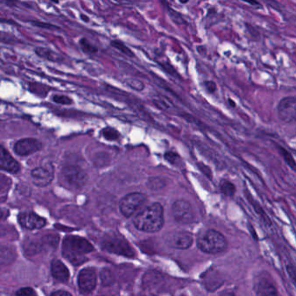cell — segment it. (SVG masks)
I'll return each instance as SVG.
<instances>
[{
	"label": "cell",
	"mask_w": 296,
	"mask_h": 296,
	"mask_svg": "<svg viewBox=\"0 0 296 296\" xmlns=\"http://www.w3.org/2000/svg\"><path fill=\"white\" fill-rule=\"evenodd\" d=\"M86 174L77 166H66L62 168L59 175L61 184L72 190L82 188L86 183Z\"/></svg>",
	"instance_id": "4"
},
{
	"label": "cell",
	"mask_w": 296,
	"mask_h": 296,
	"mask_svg": "<svg viewBox=\"0 0 296 296\" xmlns=\"http://www.w3.org/2000/svg\"><path fill=\"white\" fill-rule=\"evenodd\" d=\"M15 296H37V293L32 288H24L17 291Z\"/></svg>",
	"instance_id": "27"
},
{
	"label": "cell",
	"mask_w": 296,
	"mask_h": 296,
	"mask_svg": "<svg viewBox=\"0 0 296 296\" xmlns=\"http://www.w3.org/2000/svg\"><path fill=\"white\" fill-rule=\"evenodd\" d=\"M197 247L207 254H219L227 248V240L222 234L209 229L198 236Z\"/></svg>",
	"instance_id": "3"
},
{
	"label": "cell",
	"mask_w": 296,
	"mask_h": 296,
	"mask_svg": "<svg viewBox=\"0 0 296 296\" xmlns=\"http://www.w3.org/2000/svg\"><path fill=\"white\" fill-rule=\"evenodd\" d=\"M53 101L57 104H64V105L72 104V100L70 97L62 96V95H56V96H53Z\"/></svg>",
	"instance_id": "26"
},
{
	"label": "cell",
	"mask_w": 296,
	"mask_h": 296,
	"mask_svg": "<svg viewBox=\"0 0 296 296\" xmlns=\"http://www.w3.org/2000/svg\"><path fill=\"white\" fill-rule=\"evenodd\" d=\"M164 240L171 248L177 249H187L193 243V236L187 231H175L167 234Z\"/></svg>",
	"instance_id": "9"
},
{
	"label": "cell",
	"mask_w": 296,
	"mask_h": 296,
	"mask_svg": "<svg viewBox=\"0 0 296 296\" xmlns=\"http://www.w3.org/2000/svg\"><path fill=\"white\" fill-rule=\"evenodd\" d=\"M52 296H72L70 293L64 291V290H59L56 292L52 293Z\"/></svg>",
	"instance_id": "30"
},
{
	"label": "cell",
	"mask_w": 296,
	"mask_h": 296,
	"mask_svg": "<svg viewBox=\"0 0 296 296\" xmlns=\"http://www.w3.org/2000/svg\"><path fill=\"white\" fill-rule=\"evenodd\" d=\"M11 186H12V180L8 176L0 174V193L4 194L8 192Z\"/></svg>",
	"instance_id": "21"
},
{
	"label": "cell",
	"mask_w": 296,
	"mask_h": 296,
	"mask_svg": "<svg viewBox=\"0 0 296 296\" xmlns=\"http://www.w3.org/2000/svg\"><path fill=\"white\" fill-rule=\"evenodd\" d=\"M171 212L174 219L182 224L191 223L195 220V214L192 207L187 201H176L173 204Z\"/></svg>",
	"instance_id": "7"
},
{
	"label": "cell",
	"mask_w": 296,
	"mask_h": 296,
	"mask_svg": "<svg viewBox=\"0 0 296 296\" xmlns=\"http://www.w3.org/2000/svg\"><path fill=\"white\" fill-rule=\"evenodd\" d=\"M279 119L286 124H290L296 118V98L295 96H287L279 102L277 106Z\"/></svg>",
	"instance_id": "8"
},
{
	"label": "cell",
	"mask_w": 296,
	"mask_h": 296,
	"mask_svg": "<svg viewBox=\"0 0 296 296\" xmlns=\"http://www.w3.org/2000/svg\"><path fill=\"white\" fill-rule=\"evenodd\" d=\"M228 102H229V103H230V105H231V106H232V107H236V104H235V102H234V103H233L232 101H231V99H228Z\"/></svg>",
	"instance_id": "32"
},
{
	"label": "cell",
	"mask_w": 296,
	"mask_h": 296,
	"mask_svg": "<svg viewBox=\"0 0 296 296\" xmlns=\"http://www.w3.org/2000/svg\"><path fill=\"white\" fill-rule=\"evenodd\" d=\"M147 186L152 190H159L165 186V181L161 177H151L148 179Z\"/></svg>",
	"instance_id": "19"
},
{
	"label": "cell",
	"mask_w": 296,
	"mask_h": 296,
	"mask_svg": "<svg viewBox=\"0 0 296 296\" xmlns=\"http://www.w3.org/2000/svg\"><path fill=\"white\" fill-rule=\"evenodd\" d=\"M18 222L22 227L28 229H38L46 224L44 218L32 212L21 213L18 216Z\"/></svg>",
	"instance_id": "13"
},
{
	"label": "cell",
	"mask_w": 296,
	"mask_h": 296,
	"mask_svg": "<svg viewBox=\"0 0 296 296\" xmlns=\"http://www.w3.org/2000/svg\"><path fill=\"white\" fill-rule=\"evenodd\" d=\"M0 169L12 174H16L20 170L19 164L2 145H0Z\"/></svg>",
	"instance_id": "14"
},
{
	"label": "cell",
	"mask_w": 296,
	"mask_h": 296,
	"mask_svg": "<svg viewBox=\"0 0 296 296\" xmlns=\"http://www.w3.org/2000/svg\"><path fill=\"white\" fill-rule=\"evenodd\" d=\"M78 286L81 292L89 294L94 290L96 285V276L92 268H84L78 275Z\"/></svg>",
	"instance_id": "11"
},
{
	"label": "cell",
	"mask_w": 296,
	"mask_h": 296,
	"mask_svg": "<svg viewBox=\"0 0 296 296\" xmlns=\"http://www.w3.org/2000/svg\"><path fill=\"white\" fill-rule=\"evenodd\" d=\"M88 240L79 236H67L63 243V256L72 264L80 265L86 261L85 255L93 251Z\"/></svg>",
	"instance_id": "2"
},
{
	"label": "cell",
	"mask_w": 296,
	"mask_h": 296,
	"mask_svg": "<svg viewBox=\"0 0 296 296\" xmlns=\"http://www.w3.org/2000/svg\"><path fill=\"white\" fill-rule=\"evenodd\" d=\"M53 168L52 166H42L34 168L32 171L33 183L38 187H45L53 180Z\"/></svg>",
	"instance_id": "12"
},
{
	"label": "cell",
	"mask_w": 296,
	"mask_h": 296,
	"mask_svg": "<svg viewBox=\"0 0 296 296\" xmlns=\"http://www.w3.org/2000/svg\"><path fill=\"white\" fill-rule=\"evenodd\" d=\"M147 197L140 192L130 193L120 202V211L125 217L133 216L146 203Z\"/></svg>",
	"instance_id": "5"
},
{
	"label": "cell",
	"mask_w": 296,
	"mask_h": 296,
	"mask_svg": "<svg viewBox=\"0 0 296 296\" xmlns=\"http://www.w3.org/2000/svg\"><path fill=\"white\" fill-rule=\"evenodd\" d=\"M111 45H112L113 47L117 49L118 51L123 52L125 55H127L128 56H134V53H133V52H131L124 43H122L121 41H112V42H111Z\"/></svg>",
	"instance_id": "22"
},
{
	"label": "cell",
	"mask_w": 296,
	"mask_h": 296,
	"mask_svg": "<svg viewBox=\"0 0 296 296\" xmlns=\"http://www.w3.org/2000/svg\"></svg>",
	"instance_id": "33"
},
{
	"label": "cell",
	"mask_w": 296,
	"mask_h": 296,
	"mask_svg": "<svg viewBox=\"0 0 296 296\" xmlns=\"http://www.w3.org/2000/svg\"><path fill=\"white\" fill-rule=\"evenodd\" d=\"M204 85L206 89L208 90V92H210V93H214V92H216V84L215 82H213V81H206L204 82Z\"/></svg>",
	"instance_id": "29"
},
{
	"label": "cell",
	"mask_w": 296,
	"mask_h": 296,
	"mask_svg": "<svg viewBox=\"0 0 296 296\" xmlns=\"http://www.w3.org/2000/svg\"><path fill=\"white\" fill-rule=\"evenodd\" d=\"M52 274L56 280L59 281H67L70 277V272L66 266L60 260H54L52 262Z\"/></svg>",
	"instance_id": "16"
},
{
	"label": "cell",
	"mask_w": 296,
	"mask_h": 296,
	"mask_svg": "<svg viewBox=\"0 0 296 296\" xmlns=\"http://www.w3.org/2000/svg\"><path fill=\"white\" fill-rule=\"evenodd\" d=\"M80 45L82 49H83V51L87 52V53H95V52H97L96 47L93 46V45H92L87 39H85V38L81 39Z\"/></svg>",
	"instance_id": "24"
},
{
	"label": "cell",
	"mask_w": 296,
	"mask_h": 296,
	"mask_svg": "<svg viewBox=\"0 0 296 296\" xmlns=\"http://www.w3.org/2000/svg\"><path fill=\"white\" fill-rule=\"evenodd\" d=\"M280 152L281 156H283V158L286 161V163L288 164V166L292 168L293 170H296V162H295L292 155L283 148H280Z\"/></svg>",
	"instance_id": "23"
},
{
	"label": "cell",
	"mask_w": 296,
	"mask_h": 296,
	"mask_svg": "<svg viewBox=\"0 0 296 296\" xmlns=\"http://www.w3.org/2000/svg\"><path fill=\"white\" fill-rule=\"evenodd\" d=\"M16 255L14 251L7 247L0 246V265H7L15 260Z\"/></svg>",
	"instance_id": "17"
},
{
	"label": "cell",
	"mask_w": 296,
	"mask_h": 296,
	"mask_svg": "<svg viewBox=\"0 0 296 296\" xmlns=\"http://www.w3.org/2000/svg\"><path fill=\"white\" fill-rule=\"evenodd\" d=\"M102 135L106 140L116 141L119 138L120 134L115 129L107 127L102 130Z\"/></svg>",
	"instance_id": "20"
},
{
	"label": "cell",
	"mask_w": 296,
	"mask_h": 296,
	"mask_svg": "<svg viewBox=\"0 0 296 296\" xmlns=\"http://www.w3.org/2000/svg\"><path fill=\"white\" fill-rule=\"evenodd\" d=\"M101 279L104 285L111 284L113 282L112 274L108 270H104L101 274Z\"/></svg>",
	"instance_id": "25"
},
{
	"label": "cell",
	"mask_w": 296,
	"mask_h": 296,
	"mask_svg": "<svg viewBox=\"0 0 296 296\" xmlns=\"http://www.w3.org/2000/svg\"><path fill=\"white\" fill-rule=\"evenodd\" d=\"M256 296H278L277 289L271 281L261 279L256 286Z\"/></svg>",
	"instance_id": "15"
},
{
	"label": "cell",
	"mask_w": 296,
	"mask_h": 296,
	"mask_svg": "<svg viewBox=\"0 0 296 296\" xmlns=\"http://www.w3.org/2000/svg\"><path fill=\"white\" fill-rule=\"evenodd\" d=\"M104 248L108 250L109 252L126 256V257H133L135 256V252L129 244L127 240H124L123 237L116 235L110 236L104 240L103 243Z\"/></svg>",
	"instance_id": "6"
},
{
	"label": "cell",
	"mask_w": 296,
	"mask_h": 296,
	"mask_svg": "<svg viewBox=\"0 0 296 296\" xmlns=\"http://www.w3.org/2000/svg\"><path fill=\"white\" fill-rule=\"evenodd\" d=\"M4 215V212H3L2 209H0V220L3 218V216Z\"/></svg>",
	"instance_id": "31"
},
{
	"label": "cell",
	"mask_w": 296,
	"mask_h": 296,
	"mask_svg": "<svg viewBox=\"0 0 296 296\" xmlns=\"http://www.w3.org/2000/svg\"><path fill=\"white\" fill-rule=\"evenodd\" d=\"M165 159L168 161L169 164H175L176 162L178 161V159L180 158V156L178 154H176V152H173V151H168V152L165 153L164 155Z\"/></svg>",
	"instance_id": "28"
},
{
	"label": "cell",
	"mask_w": 296,
	"mask_h": 296,
	"mask_svg": "<svg viewBox=\"0 0 296 296\" xmlns=\"http://www.w3.org/2000/svg\"><path fill=\"white\" fill-rule=\"evenodd\" d=\"M220 189L222 193L226 196H233L236 193V186L229 181L223 180L221 182Z\"/></svg>",
	"instance_id": "18"
},
{
	"label": "cell",
	"mask_w": 296,
	"mask_h": 296,
	"mask_svg": "<svg viewBox=\"0 0 296 296\" xmlns=\"http://www.w3.org/2000/svg\"><path fill=\"white\" fill-rule=\"evenodd\" d=\"M42 144L35 138H24L18 141L14 146V151L20 156H27L36 153L42 148Z\"/></svg>",
	"instance_id": "10"
},
{
	"label": "cell",
	"mask_w": 296,
	"mask_h": 296,
	"mask_svg": "<svg viewBox=\"0 0 296 296\" xmlns=\"http://www.w3.org/2000/svg\"><path fill=\"white\" fill-rule=\"evenodd\" d=\"M164 223V208L158 203L144 208L134 219L135 227L144 232H157L163 228Z\"/></svg>",
	"instance_id": "1"
}]
</instances>
